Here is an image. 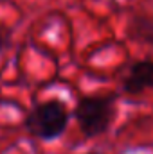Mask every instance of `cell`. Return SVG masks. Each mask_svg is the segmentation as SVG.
<instances>
[{
	"instance_id": "4",
	"label": "cell",
	"mask_w": 153,
	"mask_h": 154,
	"mask_svg": "<svg viewBox=\"0 0 153 154\" xmlns=\"http://www.w3.org/2000/svg\"><path fill=\"white\" fill-rule=\"evenodd\" d=\"M132 38L142 43H153V20L146 16H135L130 23Z\"/></svg>"
},
{
	"instance_id": "3",
	"label": "cell",
	"mask_w": 153,
	"mask_h": 154,
	"mask_svg": "<svg viewBox=\"0 0 153 154\" xmlns=\"http://www.w3.org/2000/svg\"><path fill=\"white\" fill-rule=\"evenodd\" d=\"M121 88L126 95H139L146 90H153V59L135 61L122 79Z\"/></svg>"
},
{
	"instance_id": "2",
	"label": "cell",
	"mask_w": 153,
	"mask_h": 154,
	"mask_svg": "<svg viewBox=\"0 0 153 154\" xmlns=\"http://www.w3.org/2000/svg\"><path fill=\"white\" fill-rule=\"evenodd\" d=\"M115 95H85L74 106L72 115L86 138L105 134L115 118Z\"/></svg>"
},
{
	"instance_id": "5",
	"label": "cell",
	"mask_w": 153,
	"mask_h": 154,
	"mask_svg": "<svg viewBox=\"0 0 153 154\" xmlns=\"http://www.w3.org/2000/svg\"><path fill=\"white\" fill-rule=\"evenodd\" d=\"M11 39H13V31L11 27H7L5 23L0 22V54L5 52L11 47Z\"/></svg>"
},
{
	"instance_id": "1",
	"label": "cell",
	"mask_w": 153,
	"mask_h": 154,
	"mask_svg": "<svg viewBox=\"0 0 153 154\" xmlns=\"http://www.w3.org/2000/svg\"><path fill=\"white\" fill-rule=\"evenodd\" d=\"M70 120V111L63 100L50 99L34 104L24 118V129L43 142L60 138Z\"/></svg>"
},
{
	"instance_id": "6",
	"label": "cell",
	"mask_w": 153,
	"mask_h": 154,
	"mask_svg": "<svg viewBox=\"0 0 153 154\" xmlns=\"http://www.w3.org/2000/svg\"><path fill=\"white\" fill-rule=\"evenodd\" d=\"M86 154H101V152H86Z\"/></svg>"
}]
</instances>
